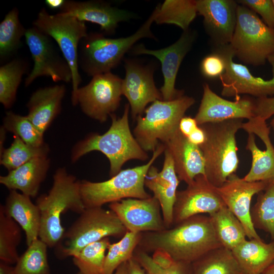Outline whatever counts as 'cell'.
Segmentation results:
<instances>
[{
	"label": "cell",
	"instance_id": "6da1fadb",
	"mask_svg": "<svg viewBox=\"0 0 274 274\" xmlns=\"http://www.w3.org/2000/svg\"><path fill=\"white\" fill-rule=\"evenodd\" d=\"M222 247L209 216L200 214L169 228L143 232L137 248L148 253L163 252L175 261L191 263L209 252Z\"/></svg>",
	"mask_w": 274,
	"mask_h": 274
},
{
	"label": "cell",
	"instance_id": "7a4b0ae2",
	"mask_svg": "<svg viewBox=\"0 0 274 274\" xmlns=\"http://www.w3.org/2000/svg\"><path fill=\"white\" fill-rule=\"evenodd\" d=\"M129 110V105L126 104L121 117L117 118L114 114H111V126L103 134L91 133L79 141L72 150V161L76 162L91 151H99L109 159L110 176L112 177L121 170L123 165L127 161L147 160V153L130 131L128 121Z\"/></svg>",
	"mask_w": 274,
	"mask_h": 274
},
{
	"label": "cell",
	"instance_id": "3957f363",
	"mask_svg": "<svg viewBox=\"0 0 274 274\" xmlns=\"http://www.w3.org/2000/svg\"><path fill=\"white\" fill-rule=\"evenodd\" d=\"M53 178L48 193L41 195L36 203L41 215L39 238L50 248L56 246L65 231L61 215L68 211L80 215L85 209L80 194V181L64 167L58 168Z\"/></svg>",
	"mask_w": 274,
	"mask_h": 274
},
{
	"label": "cell",
	"instance_id": "277c9868",
	"mask_svg": "<svg viewBox=\"0 0 274 274\" xmlns=\"http://www.w3.org/2000/svg\"><path fill=\"white\" fill-rule=\"evenodd\" d=\"M158 11V5L139 29L126 37L110 38L106 37L104 33H88L79 45V67L92 77L110 72L119 65L124 55L138 41L144 38L156 39L151 27Z\"/></svg>",
	"mask_w": 274,
	"mask_h": 274
},
{
	"label": "cell",
	"instance_id": "5b68a950",
	"mask_svg": "<svg viewBox=\"0 0 274 274\" xmlns=\"http://www.w3.org/2000/svg\"><path fill=\"white\" fill-rule=\"evenodd\" d=\"M242 119H231L198 125L206 135L199 146L205 163V176L216 187L223 185L235 174L239 164L236 134L242 128Z\"/></svg>",
	"mask_w": 274,
	"mask_h": 274
},
{
	"label": "cell",
	"instance_id": "8992f818",
	"mask_svg": "<svg viewBox=\"0 0 274 274\" xmlns=\"http://www.w3.org/2000/svg\"><path fill=\"white\" fill-rule=\"evenodd\" d=\"M164 150V145L159 144L147 163L121 170L108 180L97 182L80 181V194L85 209L102 207L106 203L127 198L150 197L145 190V178L150 167Z\"/></svg>",
	"mask_w": 274,
	"mask_h": 274
},
{
	"label": "cell",
	"instance_id": "52a82bcc",
	"mask_svg": "<svg viewBox=\"0 0 274 274\" xmlns=\"http://www.w3.org/2000/svg\"><path fill=\"white\" fill-rule=\"evenodd\" d=\"M127 231L116 214L102 207L86 208L65 230L54 248L56 257H74L86 246L104 238L122 237Z\"/></svg>",
	"mask_w": 274,
	"mask_h": 274
},
{
	"label": "cell",
	"instance_id": "ba28073f",
	"mask_svg": "<svg viewBox=\"0 0 274 274\" xmlns=\"http://www.w3.org/2000/svg\"><path fill=\"white\" fill-rule=\"evenodd\" d=\"M195 102L193 97L183 95L171 100L153 102L145 109L144 116L138 117L133 130L142 149L154 152L159 141L166 142L179 130L180 120Z\"/></svg>",
	"mask_w": 274,
	"mask_h": 274
},
{
	"label": "cell",
	"instance_id": "9c48e42d",
	"mask_svg": "<svg viewBox=\"0 0 274 274\" xmlns=\"http://www.w3.org/2000/svg\"><path fill=\"white\" fill-rule=\"evenodd\" d=\"M229 44L234 56L242 62L263 65L274 53V28L265 24L252 10L238 4L236 25Z\"/></svg>",
	"mask_w": 274,
	"mask_h": 274
},
{
	"label": "cell",
	"instance_id": "30bf717a",
	"mask_svg": "<svg viewBox=\"0 0 274 274\" xmlns=\"http://www.w3.org/2000/svg\"><path fill=\"white\" fill-rule=\"evenodd\" d=\"M32 24L56 42L68 63L72 73L73 99L82 81L79 70L78 48L81 40L88 34L85 22L60 12L50 14L43 8Z\"/></svg>",
	"mask_w": 274,
	"mask_h": 274
},
{
	"label": "cell",
	"instance_id": "8fae6325",
	"mask_svg": "<svg viewBox=\"0 0 274 274\" xmlns=\"http://www.w3.org/2000/svg\"><path fill=\"white\" fill-rule=\"evenodd\" d=\"M122 79L111 72L92 77L86 85L79 87L72 105L79 104L87 116L100 122L119 107L121 100Z\"/></svg>",
	"mask_w": 274,
	"mask_h": 274
},
{
	"label": "cell",
	"instance_id": "7c38bea8",
	"mask_svg": "<svg viewBox=\"0 0 274 274\" xmlns=\"http://www.w3.org/2000/svg\"><path fill=\"white\" fill-rule=\"evenodd\" d=\"M24 37L33 61V68L25 80V87L43 76L49 77L55 82L72 83L70 66L51 37L33 26L26 29Z\"/></svg>",
	"mask_w": 274,
	"mask_h": 274
},
{
	"label": "cell",
	"instance_id": "4fadbf2b",
	"mask_svg": "<svg viewBox=\"0 0 274 274\" xmlns=\"http://www.w3.org/2000/svg\"><path fill=\"white\" fill-rule=\"evenodd\" d=\"M214 51L222 56L225 62V71L219 77L222 95L235 99L241 94L257 98L274 96V53L267 59L272 68V77L265 80L253 75L245 65L234 62V54L229 44L215 46Z\"/></svg>",
	"mask_w": 274,
	"mask_h": 274
},
{
	"label": "cell",
	"instance_id": "5bb4252c",
	"mask_svg": "<svg viewBox=\"0 0 274 274\" xmlns=\"http://www.w3.org/2000/svg\"><path fill=\"white\" fill-rule=\"evenodd\" d=\"M196 36L195 31L188 29L183 31L179 39L167 47L151 50L140 44L135 45L130 50L133 55H152L161 62L164 82L160 91L163 100H171L183 95L182 91L175 88L176 77L180 65L191 50Z\"/></svg>",
	"mask_w": 274,
	"mask_h": 274
},
{
	"label": "cell",
	"instance_id": "9a60e30c",
	"mask_svg": "<svg viewBox=\"0 0 274 274\" xmlns=\"http://www.w3.org/2000/svg\"><path fill=\"white\" fill-rule=\"evenodd\" d=\"M124 61L125 75L122 79V93L129 102L131 117L135 120L142 116L148 104L162 97L155 86L153 64H144L130 58Z\"/></svg>",
	"mask_w": 274,
	"mask_h": 274
},
{
	"label": "cell",
	"instance_id": "2e32d148",
	"mask_svg": "<svg viewBox=\"0 0 274 274\" xmlns=\"http://www.w3.org/2000/svg\"><path fill=\"white\" fill-rule=\"evenodd\" d=\"M225 206L217 187L212 184L206 176L198 175L185 189L177 191L173 210V225L193 216L211 215Z\"/></svg>",
	"mask_w": 274,
	"mask_h": 274
},
{
	"label": "cell",
	"instance_id": "e0dca14e",
	"mask_svg": "<svg viewBox=\"0 0 274 274\" xmlns=\"http://www.w3.org/2000/svg\"><path fill=\"white\" fill-rule=\"evenodd\" d=\"M248 133L246 148L252 155L251 167L243 178L247 181H269L274 179V147L269 138L266 121L254 117L243 123Z\"/></svg>",
	"mask_w": 274,
	"mask_h": 274
},
{
	"label": "cell",
	"instance_id": "ac0fdd59",
	"mask_svg": "<svg viewBox=\"0 0 274 274\" xmlns=\"http://www.w3.org/2000/svg\"><path fill=\"white\" fill-rule=\"evenodd\" d=\"M268 181H247L234 174L223 185L217 187L226 207L241 222L249 239H261L252 221L251 204L253 196L262 191Z\"/></svg>",
	"mask_w": 274,
	"mask_h": 274
},
{
	"label": "cell",
	"instance_id": "d6986e66",
	"mask_svg": "<svg viewBox=\"0 0 274 274\" xmlns=\"http://www.w3.org/2000/svg\"><path fill=\"white\" fill-rule=\"evenodd\" d=\"M127 230L133 232L158 231L165 229L160 205L154 196L127 198L109 204Z\"/></svg>",
	"mask_w": 274,
	"mask_h": 274
},
{
	"label": "cell",
	"instance_id": "ffe728a7",
	"mask_svg": "<svg viewBox=\"0 0 274 274\" xmlns=\"http://www.w3.org/2000/svg\"><path fill=\"white\" fill-rule=\"evenodd\" d=\"M255 99L245 96L230 101L215 93L207 83L203 86V94L195 117L198 125L231 119L250 120L254 115Z\"/></svg>",
	"mask_w": 274,
	"mask_h": 274
},
{
	"label": "cell",
	"instance_id": "44dd1931",
	"mask_svg": "<svg viewBox=\"0 0 274 274\" xmlns=\"http://www.w3.org/2000/svg\"><path fill=\"white\" fill-rule=\"evenodd\" d=\"M197 14L203 18V25L215 46L228 45L236 22L237 1L196 0Z\"/></svg>",
	"mask_w": 274,
	"mask_h": 274
},
{
	"label": "cell",
	"instance_id": "7402d4cb",
	"mask_svg": "<svg viewBox=\"0 0 274 274\" xmlns=\"http://www.w3.org/2000/svg\"><path fill=\"white\" fill-rule=\"evenodd\" d=\"M60 13L76 17L83 22L98 24L107 35H113L119 23L136 18V14L127 10L112 6L102 1H65Z\"/></svg>",
	"mask_w": 274,
	"mask_h": 274
},
{
	"label": "cell",
	"instance_id": "603a6c76",
	"mask_svg": "<svg viewBox=\"0 0 274 274\" xmlns=\"http://www.w3.org/2000/svg\"><path fill=\"white\" fill-rule=\"evenodd\" d=\"M164 160L161 172L152 165L146 176L145 186L153 193L159 202L164 225L169 228L173 225V210L176 200L180 180L176 173L170 153L164 150Z\"/></svg>",
	"mask_w": 274,
	"mask_h": 274
},
{
	"label": "cell",
	"instance_id": "cb8c5ba5",
	"mask_svg": "<svg viewBox=\"0 0 274 274\" xmlns=\"http://www.w3.org/2000/svg\"><path fill=\"white\" fill-rule=\"evenodd\" d=\"M180 181L187 185L200 175L205 176V163L199 146L192 144L179 130L165 143Z\"/></svg>",
	"mask_w": 274,
	"mask_h": 274
},
{
	"label": "cell",
	"instance_id": "d4e9b609",
	"mask_svg": "<svg viewBox=\"0 0 274 274\" xmlns=\"http://www.w3.org/2000/svg\"><path fill=\"white\" fill-rule=\"evenodd\" d=\"M65 93V86L61 84L40 88L31 95L26 116L43 134L60 112Z\"/></svg>",
	"mask_w": 274,
	"mask_h": 274
},
{
	"label": "cell",
	"instance_id": "484cf974",
	"mask_svg": "<svg viewBox=\"0 0 274 274\" xmlns=\"http://www.w3.org/2000/svg\"><path fill=\"white\" fill-rule=\"evenodd\" d=\"M30 198L11 190L5 204L1 205L5 214L14 220L24 231L27 246L39 238L41 223L40 210Z\"/></svg>",
	"mask_w": 274,
	"mask_h": 274
},
{
	"label": "cell",
	"instance_id": "4316f807",
	"mask_svg": "<svg viewBox=\"0 0 274 274\" xmlns=\"http://www.w3.org/2000/svg\"><path fill=\"white\" fill-rule=\"evenodd\" d=\"M47 156L35 158L19 167L0 176V183L9 190H19L30 197H36L50 167Z\"/></svg>",
	"mask_w": 274,
	"mask_h": 274
},
{
	"label": "cell",
	"instance_id": "83f0119b",
	"mask_svg": "<svg viewBox=\"0 0 274 274\" xmlns=\"http://www.w3.org/2000/svg\"><path fill=\"white\" fill-rule=\"evenodd\" d=\"M245 274H263L274 262V242L262 239H246L231 250Z\"/></svg>",
	"mask_w": 274,
	"mask_h": 274
},
{
	"label": "cell",
	"instance_id": "f1b7e54d",
	"mask_svg": "<svg viewBox=\"0 0 274 274\" xmlns=\"http://www.w3.org/2000/svg\"><path fill=\"white\" fill-rule=\"evenodd\" d=\"M209 216L223 247L231 251L247 239V233L242 223L226 206Z\"/></svg>",
	"mask_w": 274,
	"mask_h": 274
},
{
	"label": "cell",
	"instance_id": "f546056e",
	"mask_svg": "<svg viewBox=\"0 0 274 274\" xmlns=\"http://www.w3.org/2000/svg\"><path fill=\"white\" fill-rule=\"evenodd\" d=\"M191 266L192 274H245L232 251L223 247L209 252Z\"/></svg>",
	"mask_w": 274,
	"mask_h": 274
},
{
	"label": "cell",
	"instance_id": "4dcf8cb0",
	"mask_svg": "<svg viewBox=\"0 0 274 274\" xmlns=\"http://www.w3.org/2000/svg\"><path fill=\"white\" fill-rule=\"evenodd\" d=\"M158 5L154 22L157 24H174L183 31L189 29L197 14L196 0H165Z\"/></svg>",
	"mask_w": 274,
	"mask_h": 274
},
{
	"label": "cell",
	"instance_id": "1f68e13d",
	"mask_svg": "<svg viewBox=\"0 0 274 274\" xmlns=\"http://www.w3.org/2000/svg\"><path fill=\"white\" fill-rule=\"evenodd\" d=\"M13 139L11 146L1 154V164L9 172L35 158L47 156L50 151L45 143L40 146H34L25 143L17 135H14Z\"/></svg>",
	"mask_w": 274,
	"mask_h": 274
},
{
	"label": "cell",
	"instance_id": "d6a6232c",
	"mask_svg": "<svg viewBox=\"0 0 274 274\" xmlns=\"http://www.w3.org/2000/svg\"><path fill=\"white\" fill-rule=\"evenodd\" d=\"M258 194L251 210L252 221L255 229L268 233L274 242V179Z\"/></svg>",
	"mask_w": 274,
	"mask_h": 274
},
{
	"label": "cell",
	"instance_id": "836d02e7",
	"mask_svg": "<svg viewBox=\"0 0 274 274\" xmlns=\"http://www.w3.org/2000/svg\"><path fill=\"white\" fill-rule=\"evenodd\" d=\"M47 244L39 238L27 246L14 266L16 274H51Z\"/></svg>",
	"mask_w": 274,
	"mask_h": 274
},
{
	"label": "cell",
	"instance_id": "e575fe53",
	"mask_svg": "<svg viewBox=\"0 0 274 274\" xmlns=\"http://www.w3.org/2000/svg\"><path fill=\"white\" fill-rule=\"evenodd\" d=\"M26 68V63L20 59H14L0 67V102L5 108H10L14 104Z\"/></svg>",
	"mask_w": 274,
	"mask_h": 274
},
{
	"label": "cell",
	"instance_id": "d590c367",
	"mask_svg": "<svg viewBox=\"0 0 274 274\" xmlns=\"http://www.w3.org/2000/svg\"><path fill=\"white\" fill-rule=\"evenodd\" d=\"M21 228L6 215L0 206V260L8 264H16L19 258L17 247L21 240Z\"/></svg>",
	"mask_w": 274,
	"mask_h": 274
},
{
	"label": "cell",
	"instance_id": "8d00e7d4",
	"mask_svg": "<svg viewBox=\"0 0 274 274\" xmlns=\"http://www.w3.org/2000/svg\"><path fill=\"white\" fill-rule=\"evenodd\" d=\"M26 30L20 21L18 9L13 8L6 14L0 23L1 60L5 59L17 50Z\"/></svg>",
	"mask_w": 274,
	"mask_h": 274
},
{
	"label": "cell",
	"instance_id": "74e56055",
	"mask_svg": "<svg viewBox=\"0 0 274 274\" xmlns=\"http://www.w3.org/2000/svg\"><path fill=\"white\" fill-rule=\"evenodd\" d=\"M111 244L109 237L90 244L73 257L74 265L82 274H105L106 252Z\"/></svg>",
	"mask_w": 274,
	"mask_h": 274
},
{
	"label": "cell",
	"instance_id": "f35d334b",
	"mask_svg": "<svg viewBox=\"0 0 274 274\" xmlns=\"http://www.w3.org/2000/svg\"><path fill=\"white\" fill-rule=\"evenodd\" d=\"M142 233L127 231L120 241L109 245L105 261V274H113L121 264L133 257Z\"/></svg>",
	"mask_w": 274,
	"mask_h": 274
},
{
	"label": "cell",
	"instance_id": "ab89813d",
	"mask_svg": "<svg viewBox=\"0 0 274 274\" xmlns=\"http://www.w3.org/2000/svg\"><path fill=\"white\" fill-rule=\"evenodd\" d=\"M5 129L19 136L25 143L34 146L43 145V135L27 116L17 114L12 111L6 113L3 119Z\"/></svg>",
	"mask_w": 274,
	"mask_h": 274
},
{
	"label": "cell",
	"instance_id": "60d3db41",
	"mask_svg": "<svg viewBox=\"0 0 274 274\" xmlns=\"http://www.w3.org/2000/svg\"><path fill=\"white\" fill-rule=\"evenodd\" d=\"M133 256L147 274H192L191 263L175 260L168 266H161L154 261L149 253L138 248L134 251Z\"/></svg>",
	"mask_w": 274,
	"mask_h": 274
},
{
	"label": "cell",
	"instance_id": "b9f144b4",
	"mask_svg": "<svg viewBox=\"0 0 274 274\" xmlns=\"http://www.w3.org/2000/svg\"><path fill=\"white\" fill-rule=\"evenodd\" d=\"M237 2L258 14L265 24L274 28V5L272 0H240Z\"/></svg>",
	"mask_w": 274,
	"mask_h": 274
},
{
	"label": "cell",
	"instance_id": "7bdbcfd3",
	"mask_svg": "<svg viewBox=\"0 0 274 274\" xmlns=\"http://www.w3.org/2000/svg\"><path fill=\"white\" fill-rule=\"evenodd\" d=\"M225 62L222 56L214 52L202 59L200 69L203 76L213 78L222 75L225 71Z\"/></svg>",
	"mask_w": 274,
	"mask_h": 274
},
{
	"label": "cell",
	"instance_id": "ee69618b",
	"mask_svg": "<svg viewBox=\"0 0 274 274\" xmlns=\"http://www.w3.org/2000/svg\"><path fill=\"white\" fill-rule=\"evenodd\" d=\"M255 117L266 120L274 115V96L255 99Z\"/></svg>",
	"mask_w": 274,
	"mask_h": 274
},
{
	"label": "cell",
	"instance_id": "f6af8a7d",
	"mask_svg": "<svg viewBox=\"0 0 274 274\" xmlns=\"http://www.w3.org/2000/svg\"><path fill=\"white\" fill-rule=\"evenodd\" d=\"M195 118L189 116H184L179 123V129L185 136L188 137L197 127Z\"/></svg>",
	"mask_w": 274,
	"mask_h": 274
},
{
	"label": "cell",
	"instance_id": "bcb514c9",
	"mask_svg": "<svg viewBox=\"0 0 274 274\" xmlns=\"http://www.w3.org/2000/svg\"><path fill=\"white\" fill-rule=\"evenodd\" d=\"M187 138L192 144L199 147L204 142L206 135L203 130L198 126Z\"/></svg>",
	"mask_w": 274,
	"mask_h": 274
},
{
	"label": "cell",
	"instance_id": "7dc6e473",
	"mask_svg": "<svg viewBox=\"0 0 274 274\" xmlns=\"http://www.w3.org/2000/svg\"><path fill=\"white\" fill-rule=\"evenodd\" d=\"M127 270L128 274H147L133 256L127 261Z\"/></svg>",
	"mask_w": 274,
	"mask_h": 274
},
{
	"label": "cell",
	"instance_id": "c3c4849f",
	"mask_svg": "<svg viewBox=\"0 0 274 274\" xmlns=\"http://www.w3.org/2000/svg\"><path fill=\"white\" fill-rule=\"evenodd\" d=\"M65 1L64 0H46L45 4L50 9L60 10L64 4Z\"/></svg>",
	"mask_w": 274,
	"mask_h": 274
},
{
	"label": "cell",
	"instance_id": "681fc988",
	"mask_svg": "<svg viewBox=\"0 0 274 274\" xmlns=\"http://www.w3.org/2000/svg\"><path fill=\"white\" fill-rule=\"evenodd\" d=\"M0 274H16L14 267L3 262H0Z\"/></svg>",
	"mask_w": 274,
	"mask_h": 274
},
{
	"label": "cell",
	"instance_id": "f907efd6",
	"mask_svg": "<svg viewBox=\"0 0 274 274\" xmlns=\"http://www.w3.org/2000/svg\"><path fill=\"white\" fill-rule=\"evenodd\" d=\"M113 274H128L127 261L121 264Z\"/></svg>",
	"mask_w": 274,
	"mask_h": 274
},
{
	"label": "cell",
	"instance_id": "816d5d0a",
	"mask_svg": "<svg viewBox=\"0 0 274 274\" xmlns=\"http://www.w3.org/2000/svg\"><path fill=\"white\" fill-rule=\"evenodd\" d=\"M6 131L7 130L2 126V127L1 128V154L3 153L5 149L3 147V145L4 142L5 141L6 138Z\"/></svg>",
	"mask_w": 274,
	"mask_h": 274
},
{
	"label": "cell",
	"instance_id": "f5cc1de1",
	"mask_svg": "<svg viewBox=\"0 0 274 274\" xmlns=\"http://www.w3.org/2000/svg\"><path fill=\"white\" fill-rule=\"evenodd\" d=\"M263 274H274V262L266 269Z\"/></svg>",
	"mask_w": 274,
	"mask_h": 274
},
{
	"label": "cell",
	"instance_id": "db71d44e",
	"mask_svg": "<svg viewBox=\"0 0 274 274\" xmlns=\"http://www.w3.org/2000/svg\"><path fill=\"white\" fill-rule=\"evenodd\" d=\"M270 125L274 131V118L271 120L270 122Z\"/></svg>",
	"mask_w": 274,
	"mask_h": 274
},
{
	"label": "cell",
	"instance_id": "11a10c76",
	"mask_svg": "<svg viewBox=\"0 0 274 274\" xmlns=\"http://www.w3.org/2000/svg\"><path fill=\"white\" fill-rule=\"evenodd\" d=\"M76 274H82L81 272H80V271H78L77 273H76Z\"/></svg>",
	"mask_w": 274,
	"mask_h": 274
},
{
	"label": "cell",
	"instance_id": "9f6ffc18",
	"mask_svg": "<svg viewBox=\"0 0 274 274\" xmlns=\"http://www.w3.org/2000/svg\"><path fill=\"white\" fill-rule=\"evenodd\" d=\"M272 2H273V5H274V0H272Z\"/></svg>",
	"mask_w": 274,
	"mask_h": 274
}]
</instances>
